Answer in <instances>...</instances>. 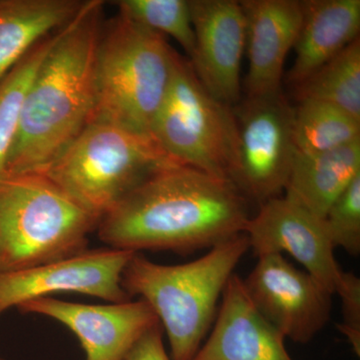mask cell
I'll list each match as a JSON object with an SVG mask.
<instances>
[{
  "instance_id": "13",
  "label": "cell",
  "mask_w": 360,
  "mask_h": 360,
  "mask_svg": "<svg viewBox=\"0 0 360 360\" xmlns=\"http://www.w3.org/2000/svg\"><path fill=\"white\" fill-rule=\"evenodd\" d=\"M23 314L44 315L70 328L84 348L86 360H122L158 316L144 300L110 304H84L42 297L16 307Z\"/></svg>"
},
{
  "instance_id": "3",
  "label": "cell",
  "mask_w": 360,
  "mask_h": 360,
  "mask_svg": "<svg viewBox=\"0 0 360 360\" xmlns=\"http://www.w3.org/2000/svg\"><path fill=\"white\" fill-rule=\"evenodd\" d=\"M250 250L245 233L222 241L206 255L177 265L150 262L134 253L122 285L153 310L167 333L172 360H193L212 329L227 281Z\"/></svg>"
},
{
  "instance_id": "12",
  "label": "cell",
  "mask_w": 360,
  "mask_h": 360,
  "mask_svg": "<svg viewBox=\"0 0 360 360\" xmlns=\"http://www.w3.org/2000/svg\"><path fill=\"white\" fill-rule=\"evenodd\" d=\"M195 47L188 59L203 87L234 108L241 97L240 70L245 53L246 21L236 0H189Z\"/></svg>"
},
{
  "instance_id": "2",
  "label": "cell",
  "mask_w": 360,
  "mask_h": 360,
  "mask_svg": "<svg viewBox=\"0 0 360 360\" xmlns=\"http://www.w3.org/2000/svg\"><path fill=\"white\" fill-rule=\"evenodd\" d=\"M103 0H85L58 30L26 94L6 174H42L91 122Z\"/></svg>"
},
{
  "instance_id": "25",
  "label": "cell",
  "mask_w": 360,
  "mask_h": 360,
  "mask_svg": "<svg viewBox=\"0 0 360 360\" xmlns=\"http://www.w3.org/2000/svg\"><path fill=\"white\" fill-rule=\"evenodd\" d=\"M122 360H172L163 343V328L160 322L146 330Z\"/></svg>"
},
{
  "instance_id": "16",
  "label": "cell",
  "mask_w": 360,
  "mask_h": 360,
  "mask_svg": "<svg viewBox=\"0 0 360 360\" xmlns=\"http://www.w3.org/2000/svg\"><path fill=\"white\" fill-rule=\"evenodd\" d=\"M295 60L286 79L300 84L359 39L360 0H304Z\"/></svg>"
},
{
  "instance_id": "5",
  "label": "cell",
  "mask_w": 360,
  "mask_h": 360,
  "mask_svg": "<svg viewBox=\"0 0 360 360\" xmlns=\"http://www.w3.org/2000/svg\"><path fill=\"white\" fill-rule=\"evenodd\" d=\"M98 221L44 174L6 175L0 179V271L86 250Z\"/></svg>"
},
{
  "instance_id": "11",
  "label": "cell",
  "mask_w": 360,
  "mask_h": 360,
  "mask_svg": "<svg viewBox=\"0 0 360 360\" xmlns=\"http://www.w3.org/2000/svg\"><path fill=\"white\" fill-rule=\"evenodd\" d=\"M259 206L243 231L253 255L288 253L331 295H336L345 271L338 264L323 219L285 196Z\"/></svg>"
},
{
  "instance_id": "20",
  "label": "cell",
  "mask_w": 360,
  "mask_h": 360,
  "mask_svg": "<svg viewBox=\"0 0 360 360\" xmlns=\"http://www.w3.org/2000/svg\"><path fill=\"white\" fill-rule=\"evenodd\" d=\"M293 87L298 103L333 104L360 120V39Z\"/></svg>"
},
{
  "instance_id": "21",
  "label": "cell",
  "mask_w": 360,
  "mask_h": 360,
  "mask_svg": "<svg viewBox=\"0 0 360 360\" xmlns=\"http://www.w3.org/2000/svg\"><path fill=\"white\" fill-rule=\"evenodd\" d=\"M56 32L35 45L18 65L0 78V179L6 174L7 160L20 129L28 89L51 49Z\"/></svg>"
},
{
  "instance_id": "8",
  "label": "cell",
  "mask_w": 360,
  "mask_h": 360,
  "mask_svg": "<svg viewBox=\"0 0 360 360\" xmlns=\"http://www.w3.org/2000/svg\"><path fill=\"white\" fill-rule=\"evenodd\" d=\"M238 125V158L231 182L248 200L258 205L285 189L296 150L293 113L283 92L245 97L233 108Z\"/></svg>"
},
{
  "instance_id": "26",
  "label": "cell",
  "mask_w": 360,
  "mask_h": 360,
  "mask_svg": "<svg viewBox=\"0 0 360 360\" xmlns=\"http://www.w3.org/2000/svg\"><path fill=\"white\" fill-rule=\"evenodd\" d=\"M0 360H4V359H2L1 357H0Z\"/></svg>"
},
{
  "instance_id": "15",
  "label": "cell",
  "mask_w": 360,
  "mask_h": 360,
  "mask_svg": "<svg viewBox=\"0 0 360 360\" xmlns=\"http://www.w3.org/2000/svg\"><path fill=\"white\" fill-rule=\"evenodd\" d=\"M285 340L251 302L243 279L233 274L210 335L193 360H293Z\"/></svg>"
},
{
  "instance_id": "10",
  "label": "cell",
  "mask_w": 360,
  "mask_h": 360,
  "mask_svg": "<svg viewBox=\"0 0 360 360\" xmlns=\"http://www.w3.org/2000/svg\"><path fill=\"white\" fill-rule=\"evenodd\" d=\"M134 252L101 248L30 269L0 271V315L22 303L54 293H79L110 303L130 300L122 272Z\"/></svg>"
},
{
  "instance_id": "17",
  "label": "cell",
  "mask_w": 360,
  "mask_h": 360,
  "mask_svg": "<svg viewBox=\"0 0 360 360\" xmlns=\"http://www.w3.org/2000/svg\"><path fill=\"white\" fill-rule=\"evenodd\" d=\"M82 0H0V78L33 47L70 22Z\"/></svg>"
},
{
  "instance_id": "14",
  "label": "cell",
  "mask_w": 360,
  "mask_h": 360,
  "mask_svg": "<svg viewBox=\"0 0 360 360\" xmlns=\"http://www.w3.org/2000/svg\"><path fill=\"white\" fill-rule=\"evenodd\" d=\"M246 21L248 71L245 97H266L283 92L284 63L295 47L302 26L300 0H243Z\"/></svg>"
},
{
  "instance_id": "24",
  "label": "cell",
  "mask_w": 360,
  "mask_h": 360,
  "mask_svg": "<svg viewBox=\"0 0 360 360\" xmlns=\"http://www.w3.org/2000/svg\"><path fill=\"white\" fill-rule=\"evenodd\" d=\"M341 298L342 321L336 326L352 350L360 356V278L352 272L343 274L342 283L336 291Z\"/></svg>"
},
{
  "instance_id": "9",
  "label": "cell",
  "mask_w": 360,
  "mask_h": 360,
  "mask_svg": "<svg viewBox=\"0 0 360 360\" xmlns=\"http://www.w3.org/2000/svg\"><path fill=\"white\" fill-rule=\"evenodd\" d=\"M257 258L243 278L251 302L284 338L309 343L330 321L333 295L283 255Z\"/></svg>"
},
{
  "instance_id": "19",
  "label": "cell",
  "mask_w": 360,
  "mask_h": 360,
  "mask_svg": "<svg viewBox=\"0 0 360 360\" xmlns=\"http://www.w3.org/2000/svg\"><path fill=\"white\" fill-rule=\"evenodd\" d=\"M296 155H315L360 141V120L333 104L298 103L293 113Z\"/></svg>"
},
{
  "instance_id": "23",
  "label": "cell",
  "mask_w": 360,
  "mask_h": 360,
  "mask_svg": "<svg viewBox=\"0 0 360 360\" xmlns=\"http://www.w3.org/2000/svg\"><path fill=\"white\" fill-rule=\"evenodd\" d=\"M324 224L335 248L348 255L360 253V175L343 191L324 215Z\"/></svg>"
},
{
  "instance_id": "1",
  "label": "cell",
  "mask_w": 360,
  "mask_h": 360,
  "mask_svg": "<svg viewBox=\"0 0 360 360\" xmlns=\"http://www.w3.org/2000/svg\"><path fill=\"white\" fill-rule=\"evenodd\" d=\"M248 202L231 180L168 163L103 215L97 233L115 250L191 252L243 233Z\"/></svg>"
},
{
  "instance_id": "4",
  "label": "cell",
  "mask_w": 360,
  "mask_h": 360,
  "mask_svg": "<svg viewBox=\"0 0 360 360\" xmlns=\"http://www.w3.org/2000/svg\"><path fill=\"white\" fill-rule=\"evenodd\" d=\"M175 54L165 37L122 13L104 21L90 122L149 134L172 80Z\"/></svg>"
},
{
  "instance_id": "22",
  "label": "cell",
  "mask_w": 360,
  "mask_h": 360,
  "mask_svg": "<svg viewBox=\"0 0 360 360\" xmlns=\"http://www.w3.org/2000/svg\"><path fill=\"white\" fill-rule=\"evenodd\" d=\"M118 13L144 27L172 37L179 42L188 58L195 47L189 0H120Z\"/></svg>"
},
{
  "instance_id": "18",
  "label": "cell",
  "mask_w": 360,
  "mask_h": 360,
  "mask_svg": "<svg viewBox=\"0 0 360 360\" xmlns=\"http://www.w3.org/2000/svg\"><path fill=\"white\" fill-rule=\"evenodd\" d=\"M359 175L360 141L319 155H296L284 196L324 219L329 206Z\"/></svg>"
},
{
  "instance_id": "7",
  "label": "cell",
  "mask_w": 360,
  "mask_h": 360,
  "mask_svg": "<svg viewBox=\"0 0 360 360\" xmlns=\"http://www.w3.org/2000/svg\"><path fill=\"white\" fill-rule=\"evenodd\" d=\"M149 134L172 160L231 181L238 141L233 108L215 99L177 52Z\"/></svg>"
},
{
  "instance_id": "6",
  "label": "cell",
  "mask_w": 360,
  "mask_h": 360,
  "mask_svg": "<svg viewBox=\"0 0 360 360\" xmlns=\"http://www.w3.org/2000/svg\"><path fill=\"white\" fill-rule=\"evenodd\" d=\"M172 162L176 161L149 134L90 122L41 174L101 220L142 180Z\"/></svg>"
}]
</instances>
